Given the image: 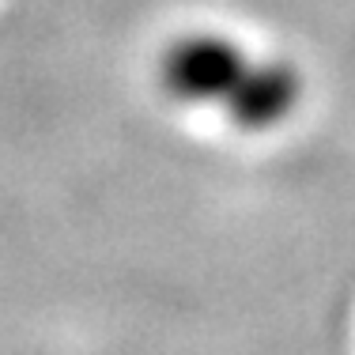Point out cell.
<instances>
[{
	"label": "cell",
	"instance_id": "1",
	"mask_svg": "<svg viewBox=\"0 0 355 355\" xmlns=\"http://www.w3.org/2000/svg\"><path fill=\"white\" fill-rule=\"evenodd\" d=\"M159 83L174 103L219 106L242 132H268L295 114L302 76L291 61L253 57L223 35H185L166 46Z\"/></svg>",
	"mask_w": 355,
	"mask_h": 355
}]
</instances>
